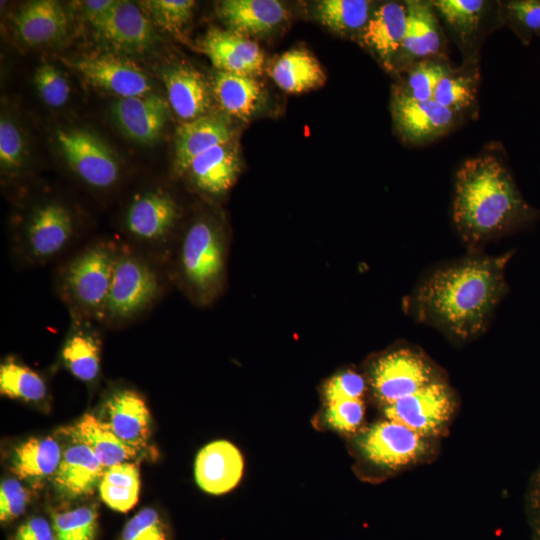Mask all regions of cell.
Here are the masks:
<instances>
[{
	"label": "cell",
	"instance_id": "6da1fadb",
	"mask_svg": "<svg viewBox=\"0 0 540 540\" xmlns=\"http://www.w3.org/2000/svg\"><path fill=\"white\" fill-rule=\"evenodd\" d=\"M512 255L472 253L432 270L413 292V317L455 342L477 337L507 291L505 269Z\"/></svg>",
	"mask_w": 540,
	"mask_h": 540
},
{
	"label": "cell",
	"instance_id": "7a4b0ae2",
	"mask_svg": "<svg viewBox=\"0 0 540 540\" xmlns=\"http://www.w3.org/2000/svg\"><path fill=\"white\" fill-rule=\"evenodd\" d=\"M539 219L540 210L523 197L499 143L488 144L457 169L452 221L470 249L525 229Z\"/></svg>",
	"mask_w": 540,
	"mask_h": 540
},
{
	"label": "cell",
	"instance_id": "3957f363",
	"mask_svg": "<svg viewBox=\"0 0 540 540\" xmlns=\"http://www.w3.org/2000/svg\"><path fill=\"white\" fill-rule=\"evenodd\" d=\"M117 253L98 243L77 254L62 274V290L84 317L105 319Z\"/></svg>",
	"mask_w": 540,
	"mask_h": 540
},
{
	"label": "cell",
	"instance_id": "277c9868",
	"mask_svg": "<svg viewBox=\"0 0 540 540\" xmlns=\"http://www.w3.org/2000/svg\"><path fill=\"white\" fill-rule=\"evenodd\" d=\"M431 3L447 35L459 48L462 63L480 64L486 38L503 27L500 1L433 0Z\"/></svg>",
	"mask_w": 540,
	"mask_h": 540
},
{
	"label": "cell",
	"instance_id": "5b68a950",
	"mask_svg": "<svg viewBox=\"0 0 540 540\" xmlns=\"http://www.w3.org/2000/svg\"><path fill=\"white\" fill-rule=\"evenodd\" d=\"M441 379L440 368L420 349L401 347L378 357L370 370V383L384 406Z\"/></svg>",
	"mask_w": 540,
	"mask_h": 540
},
{
	"label": "cell",
	"instance_id": "8992f818",
	"mask_svg": "<svg viewBox=\"0 0 540 540\" xmlns=\"http://www.w3.org/2000/svg\"><path fill=\"white\" fill-rule=\"evenodd\" d=\"M457 407L456 393L445 378L384 406L383 411L387 419L436 440L448 430Z\"/></svg>",
	"mask_w": 540,
	"mask_h": 540
},
{
	"label": "cell",
	"instance_id": "52a82bcc",
	"mask_svg": "<svg viewBox=\"0 0 540 540\" xmlns=\"http://www.w3.org/2000/svg\"><path fill=\"white\" fill-rule=\"evenodd\" d=\"M434 441L386 419L366 429L358 437L357 446L369 463L398 471L425 462L433 454Z\"/></svg>",
	"mask_w": 540,
	"mask_h": 540
},
{
	"label": "cell",
	"instance_id": "ba28073f",
	"mask_svg": "<svg viewBox=\"0 0 540 540\" xmlns=\"http://www.w3.org/2000/svg\"><path fill=\"white\" fill-rule=\"evenodd\" d=\"M224 244L219 229L205 219L195 221L186 231L179 266L187 285L199 296L211 295L224 271Z\"/></svg>",
	"mask_w": 540,
	"mask_h": 540
},
{
	"label": "cell",
	"instance_id": "9c48e42d",
	"mask_svg": "<svg viewBox=\"0 0 540 540\" xmlns=\"http://www.w3.org/2000/svg\"><path fill=\"white\" fill-rule=\"evenodd\" d=\"M158 293L157 275L147 262L132 253H117L105 319H130L150 306Z\"/></svg>",
	"mask_w": 540,
	"mask_h": 540
},
{
	"label": "cell",
	"instance_id": "30bf717a",
	"mask_svg": "<svg viewBox=\"0 0 540 540\" xmlns=\"http://www.w3.org/2000/svg\"><path fill=\"white\" fill-rule=\"evenodd\" d=\"M60 151L71 170L87 185L107 189L119 179L120 166L111 148L85 129L56 132Z\"/></svg>",
	"mask_w": 540,
	"mask_h": 540
},
{
	"label": "cell",
	"instance_id": "8fae6325",
	"mask_svg": "<svg viewBox=\"0 0 540 540\" xmlns=\"http://www.w3.org/2000/svg\"><path fill=\"white\" fill-rule=\"evenodd\" d=\"M391 113L399 137L407 144L421 146L448 134L464 118L435 100L419 101L392 88Z\"/></svg>",
	"mask_w": 540,
	"mask_h": 540
},
{
	"label": "cell",
	"instance_id": "7c38bea8",
	"mask_svg": "<svg viewBox=\"0 0 540 540\" xmlns=\"http://www.w3.org/2000/svg\"><path fill=\"white\" fill-rule=\"evenodd\" d=\"M71 211L52 201L36 207L23 230V249L31 261L45 262L62 252L74 235Z\"/></svg>",
	"mask_w": 540,
	"mask_h": 540
},
{
	"label": "cell",
	"instance_id": "4fadbf2b",
	"mask_svg": "<svg viewBox=\"0 0 540 540\" xmlns=\"http://www.w3.org/2000/svg\"><path fill=\"white\" fill-rule=\"evenodd\" d=\"M405 4L406 31L395 63L400 75L421 60L447 57L444 30L431 1L408 0Z\"/></svg>",
	"mask_w": 540,
	"mask_h": 540
},
{
	"label": "cell",
	"instance_id": "5bb4252c",
	"mask_svg": "<svg viewBox=\"0 0 540 540\" xmlns=\"http://www.w3.org/2000/svg\"><path fill=\"white\" fill-rule=\"evenodd\" d=\"M73 66L92 85L127 98L149 94L152 84L142 69L114 53H95L74 61Z\"/></svg>",
	"mask_w": 540,
	"mask_h": 540
},
{
	"label": "cell",
	"instance_id": "9a60e30c",
	"mask_svg": "<svg viewBox=\"0 0 540 540\" xmlns=\"http://www.w3.org/2000/svg\"><path fill=\"white\" fill-rule=\"evenodd\" d=\"M92 26L102 41L121 51L142 53L156 42L152 23L131 1L116 0L110 11Z\"/></svg>",
	"mask_w": 540,
	"mask_h": 540
},
{
	"label": "cell",
	"instance_id": "2e32d148",
	"mask_svg": "<svg viewBox=\"0 0 540 540\" xmlns=\"http://www.w3.org/2000/svg\"><path fill=\"white\" fill-rule=\"evenodd\" d=\"M405 2L389 1L375 7L358 41L389 72L395 63L406 31Z\"/></svg>",
	"mask_w": 540,
	"mask_h": 540
},
{
	"label": "cell",
	"instance_id": "e0dca14e",
	"mask_svg": "<svg viewBox=\"0 0 540 540\" xmlns=\"http://www.w3.org/2000/svg\"><path fill=\"white\" fill-rule=\"evenodd\" d=\"M177 218V206L166 192L155 190L137 195L124 216L126 231L145 243L163 241Z\"/></svg>",
	"mask_w": 540,
	"mask_h": 540
},
{
	"label": "cell",
	"instance_id": "ac0fdd59",
	"mask_svg": "<svg viewBox=\"0 0 540 540\" xmlns=\"http://www.w3.org/2000/svg\"><path fill=\"white\" fill-rule=\"evenodd\" d=\"M202 49L218 71L253 77L262 72L264 53L260 47L232 30L210 29L202 41Z\"/></svg>",
	"mask_w": 540,
	"mask_h": 540
},
{
	"label": "cell",
	"instance_id": "d6986e66",
	"mask_svg": "<svg viewBox=\"0 0 540 540\" xmlns=\"http://www.w3.org/2000/svg\"><path fill=\"white\" fill-rule=\"evenodd\" d=\"M111 112L127 137L141 144H150L160 137L166 125L168 104L162 97L149 93L119 98L113 103Z\"/></svg>",
	"mask_w": 540,
	"mask_h": 540
},
{
	"label": "cell",
	"instance_id": "ffe728a7",
	"mask_svg": "<svg viewBox=\"0 0 540 540\" xmlns=\"http://www.w3.org/2000/svg\"><path fill=\"white\" fill-rule=\"evenodd\" d=\"M243 458L235 445L217 440L204 446L195 460L198 486L210 494H223L233 489L243 473Z\"/></svg>",
	"mask_w": 540,
	"mask_h": 540
},
{
	"label": "cell",
	"instance_id": "44dd1931",
	"mask_svg": "<svg viewBox=\"0 0 540 540\" xmlns=\"http://www.w3.org/2000/svg\"><path fill=\"white\" fill-rule=\"evenodd\" d=\"M233 131L227 119L203 115L180 125L176 131L174 168L186 174L192 161L204 152L231 142Z\"/></svg>",
	"mask_w": 540,
	"mask_h": 540
},
{
	"label": "cell",
	"instance_id": "7402d4cb",
	"mask_svg": "<svg viewBox=\"0 0 540 540\" xmlns=\"http://www.w3.org/2000/svg\"><path fill=\"white\" fill-rule=\"evenodd\" d=\"M70 435L73 443L63 451L53 482L61 495L74 499L93 493L106 468L85 443Z\"/></svg>",
	"mask_w": 540,
	"mask_h": 540
},
{
	"label": "cell",
	"instance_id": "603a6c76",
	"mask_svg": "<svg viewBox=\"0 0 540 540\" xmlns=\"http://www.w3.org/2000/svg\"><path fill=\"white\" fill-rule=\"evenodd\" d=\"M163 81L168 102L175 114L191 121L207 112L211 94L202 74L187 64H177L164 70Z\"/></svg>",
	"mask_w": 540,
	"mask_h": 540
},
{
	"label": "cell",
	"instance_id": "cb8c5ba5",
	"mask_svg": "<svg viewBox=\"0 0 540 540\" xmlns=\"http://www.w3.org/2000/svg\"><path fill=\"white\" fill-rule=\"evenodd\" d=\"M17 36L29 46L45 45L63 37L68 17L58 1L36 0L23 5L13 17Z\"/></svg>",
	"mask_w": 540,
	"mask_h": 540
},
{
	"label": "cell",
	"instance_id": "d4e9b609",
	"mask_svg": "<svg viewBox=\"0 0 540 540\" xmlns=\"http://www.w3.org/2000/svg\"><path fill=\"white\" fill-rule=\"evenodd\" d=\"M106 423L116 436L139 451L150 438V413L143 398L133 390L115 392L106 403Z\"/></svg>",
	"mask_w": 540,
	"mask_h": 540
},
{
	"label": "cell",
	"instance_id": "484cf974",
	"mask_svg": "<svg viewBox=\"0 0 540 540\" xmlns=\"http://www.w3.org/2000/svg\"><path fill=\"white\" fill-rule=\"evenodd\" d=\"M218 13L230 30L243 36L268 33L288 19V10L276 0H225Z\"/></svg>",
	"mask_w": 540,
	"mask_h": 540
},
{
	"label": "cell",
	"instance_id": "4316f807",
	"mask_svg": "<svg viewBox=\"0 0 540 540\" xmlns=\"http://www.w3.org/2000/svg\"><path fill=\"white\" fill-rule=\"evenodd\" d=\"M240 165L238 150L229 142L196 157L186 174L199 190L211 195H220L235 183Z\"/></svg>",
	"mask_w": 540,
	"mask_h": 540
},
{
	"label": "cell",
	"instance_id": "83f0119b",
	"mask_svg": "<svg viewBox=\"0 0 540 540\" xmlns=\"http://www.w3.org/2000/svg\"><path fill=\"white\" fill-rule=\"evenodd\" d=\"M212 90L222 109L241 120L252 117L264 100L262 85L248 75L217 71Z\"/></svg>",
	"mask_w": 540,
	"mask_h": 540
},
{
	"label": "cell",
	"instance_id": "f1b7e54d",
	"mask_svg": "<svg viewBox=\"0 0 540 540\" xmlns=\"http://www.w3.org/2000/svg\"><path fill=\"white\" fill-rule=\"evenodd\" d=\"M480 64L461 63L440 80L433 100L464 119L477 116Z\"/></svg>",
	"mask_w": 540,
	"mask_h": 540
},
{
	"label": "cell",
	"instance_id": "f546056e",
	"mask_svg": "<svg viewBox=\"0 0 540 540\" xmlns=\"http://www.w3.org/2000/svg\"><path fill=\"white\" fill-rule=\"evenodd\" d=\"M271 77L288 93H302L322 86L326 75L320 62L307 50L283 53L271 67Z\"/></svg>",
	"mask_w": 540,
	"mask_h": 540
},
{
	"label": "cell",
	"instance_id": "4dcf8cb0",
	"mask_svg": "<svg viewBox=\"0 0 540 540\" xmlns=\"http://www.w3.org/2000/svg\"><path fill=\"white\" fill-rule=\"evenodd\" d=\"M61 357L69 371L81 381L91 382L99 374V340L90 326L79 318L71 324Z\"/></svg>",
	"mask_w": 540,
	"mask_h": 540
},
{
	"label": "cell",
	"instance_id": "1f68e13d",
	"mask_svg": "<svg viewBox=\"0 0 540 540\" xmlns=\"http://www.w3.org/2000/svg\"><path fill=\"white\" fill-rule=\"evenodd\" d=\"M69 433L85 443L105 468L126 462L138 451L121 441L108 424L91 414H85Z\"/></svg>",
	"mask_w": 540,
	"mask_h": 540
},
{
	"label": "cell",
	"instance_id": "d6a6232c",
	"mask_svg": "<svg viewBox=\"0 0 540 540\" xmlns=\"http://www.w3.org/2000/svg\"><path fill=\"white\" fill-rule=\"evenodd\" d=\"M62 453L52 437L30 438L15 448L11 470L20 479H43L55 474Z\"/></svg>",
	"mask_w": 540,
	"mask_h": 540
},
{
	"label": "cell",
	"instance_id": "836d02e7",
	"mask_svg": "<svg viewBox=\"0 0 540 540\" xmlns=\"http://www.w3.org/2000/svg\"><path fill=\"white\" fill-rule=\"evenodd\" d=\"M139 490V470L130 462L106 468L99 482L101 499L108 507L118 512H127L135 506Z\"/></svg>",
	"mask_w": 540,
	"mask_h": 540
},
{
	"label": "cell",
	"instance_id": "e575fe53",
	"mask_svg": "<svg viewBox=\"0 0 540 540\" xmlns=\"http://www.w3.org/2000/svg\"><path fill=\"white\" fill-rule=\"evenodd\" d=\"M374 9L373 2L367 0H322L316 5V14L334 32L359 37Z\"/></svg>",
	"mask_w": 540,
	"mask_h": 540
},
{
	"label": "cell",
	"instance_id": "d590c367",
	"mask_svg": "<svg viewBox=\"0 0 540 540\" xmlns=\"http://www.w3.org/2000/svg\"><path fill=\"white\" fill-rule=\"evenodd\" d=\"M0 393L11 399L38 402L45 399L47 388L38 373L10 357L0 365Z\"/></svg>",
	"mask_w": 540,
	"mask_h": 540
},
{
	"label": "cell",
	"instance_id": "8d00e7d4",
	"mask_svg": "<svg viewBox=\"0 0 540 540\" xmlns=\"http://www.w3.org/2000/svg\"><path fill=\"white\" fill-rule=\"evenodd\" d=\"M452 67L448 57L421 60L401 74L396 86L414 100H431L437 84Z\"/></svg>",
	"mask_w": 540,
	"mask_h": 540
},
{
	"label": "cell",
	"instance_id": "74e56055",
	"mask_svg": "<svg viewBox=\"0 0 540 540\" xmlns=\"http://www.w3.org/2000/svg\"><path fill=\"white\" fill-rule=\"evenodd\" d=\"M503 26L508 27L524 44L540 36V0L500 1Z\"/></svg>",
	"mask_w": 540,
	"mask_h": 540
},
{
	"label": "cell",
	"instance_id": "f35d334b",
	"mask_svg": "<svg viewBox=\"0 0 540 540\" xmlns=\"http://www.w3.org/2000/svg\"><path fill=\"white\" fill-rule=\"evenodd\" d=\"M55 540H94L97 531V512L82 506L52 515Z\"/></svg>",
	"mask_w": 540,
	"mask_h": 540
},
{
	"label": "cell",
	"instance_id": "ab89813d",
	"mask_svg": "<svg viewBox=\"0 0 540 540\" xmlns=\"http://www.w3.org/2000/svg\"><path fill=\"white\" fill-rule=\"evenodd\" d=\"M141 5L149 13L153 23L170 33L178 34L191 20L193 0H149Z\"/></svg>",
	"mask_w": 540,
	"mask_h": 540
},
{
	"label": "cell",
	"instance_id": "60d3db41",
	"mask_svg": "<svg viewBox=\"0 0 540 540\" xmlns=\"http://www.w3.org/2000/svg\"><path fill=\"white\" fill-rule=\"evenodd\" d=\"M34 84L43 102L51 108L64 106L70 97V85L64 74L52 64L40 65L34 73Z\"/></svg>",
	"mask_w": 540,
	"mask_h": 540
},
{
	"label": "cell",
	"instance_id": "b9f144b4",
	"mask_svg": "<svg viewBox=\"0 0 540 540\" xmlns=\"http://www.w3.org/2000/svg\"><path fill=\"white\" fill-rule=\"evenodd\" d=\"M121 540H167L163 523L153 508H144L124 526Z\"/></svg>",
	"mask_w": 540,
	"mask_h": 540
},
{
	"label": "cell",
	"instance_id": "7bdbcfd3",
	"mask_svg": "<svg viewBox=\"0 0 540 540\" xmlns=\"http://www.w3.org/2000/svg\"><path fill=\"white\" fill-rule=\"evenodd\" d=\"M365 406L361 399H345L328 403L325 413L327 423L342 432H353L362 423Z\"/></svg>",
	"mask_w": 540,
	"mask_h": 540
},
{
	"label": "cell",
	"instance_id": "ee69618b",
	"mask_svg": "<svg viewBox=\"0 0 540 540\" xmlns=\"http://www.w3.org/2000/svg\"><path fill=\"white\" fill-rule=\"evenodd\" d=\"M24 141L14 122L6 118L0 121V163L5 170H15L23 162Z\"/></svg>",
	"mask_w": 540,
	"mask_h": 540
},
{
	"label": "cell",
	"instance_id": "f6af8a7d",
	"mask_svg": "<svg viewBox=\"0 0 540 540\" xmlns=\"http://www.w3.org/2000/svg\"><path fill=\"white\" fill-rule=\"evenodd\" d=\"M30 501L29 491L14 478L4 480L0 486V520L12 521L24 513Z\"/></svg>",
	"mask_w": 540,
	"mask_h": 540
},
{
	"label": "cell",
	"instance_id": "bcb514c9",
	"mask_svg": "<svg viewBox=\"0 0 540 540\" xmlns=\"http://www.w3.org/2000/svg\"><path fill=\"white\" fill-rule=\"evenodd\" d=\"M366 390L364 378L354 372L345 371L332 377L325 386L327 403L345 400L361 399Z\"/></svg>",
	"mask_w": 540,
	"mask_h": 540
},
{
	"label": "cell",
	"instance_id": "7dc6e473",
	"mask_svg": "<svg viewBox=\"0 0 540 540\" xmlns=\"http://www.w3.org/2000/svg\"><path fill=\"white\" fill-rule=\"evenodd\" d=\"M525 513L532 538L540 540V467L532 474L527 486Z\"/></svg>",
	"mask_w": 540,
	"mask_h": 540
},
{
	"label": "cell",
	"instance_id": "c3c4849f",
	"mask_svg": "<svg viewBox=\"0 0 540 540\" xmlns=\"http://www.w3.org/2000/svg\"><path fill=\"white\" fill-rule=\"evenodd\" d=\"M11 540H55L53 527L42 517H32L23 522Z\"/></svg>",
	"mask_w": 540,
	"mask_h": 540
},
{
	"label": "cell",
	"instance_id": "681fc988",
	"mask_svg": "<svg viewBox=\"0 0 540 540\" xmlns=\"http://www.w3.org/2000/svg\"><path fill=\"white\" fill-rule=\"evenodd\" d=\"M115 3L116 0H89L83 1L81 6L86 19L93 25L107 14Z\"/></svg>",
	"mask_w": 540,
	"mask_h": 540
}]
</instances>
